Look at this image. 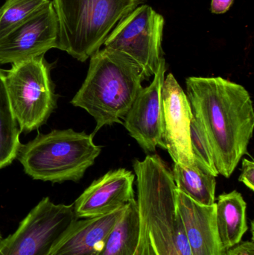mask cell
I'll return each instance as SVG.
<instances>
[{
  "mask_svg": "<svg viewBox=\"0 0 254 255\" xmlns=\"http://www.w3.org/2000/svg\"><path fill=\"white\" fill-rule=\"evenodd\" d=\"M239 181L243 182L252 191L254 190V163L253 160L244 158L243 160V169Z\"/></svg>",
  "mask_w": 254,
  "mask_h": 255,
  "instance_id": "7402d4cb",
  "label": "cell"
},
{
  "mask_svg": "<svg viewBox=\"0 0 254 255\" xmlns=\"http://www.w3.org/2000/svg\"><path fill=\"white\" fill-rule=\"evenodd\" d=\"M58 22L52 1L11 32L0 38V64L22 62L56 48Z\"/></svg>",
  "mask_w": 254,
  "mask_h": 255,
  "instance_id": "30bf717a",
  "label": "cell"
},
{
  "mask_svg": "<svg viewBox=\"0 0 254 255\" xmlns=\"http://www.w3.org/2000/svg\"><path fill=\"white\" fill-rule=\"evenodd\" d=\"M145 77L128 57L113 49H99L90 57L86 79L71 101L96 122L92 134L122 121L143 89Z\"/></svg>",
  "mask_w": 254,
  "mask_h": 255,
  "instance_id": "7a4b0ae2",
  "label": "cell"
},
{
  "mask_svg": "<svg viewBox=\"0 0 254 255\" xmlns=\"http://www.w3.org/2000/svg\"><path fill=\"white\" fill-rule=\"evenodd\" d=\"M134 178L131 171L119 169L94 181L73 204L77 218L105 215L125 207L135 199Z\"/></svg>",
  "mask_w": 254,
  "mask_h": 255,
  "instance_id": "7c38bea8",
  "label": "cell"
},
{
  "mask_svg": "<svg viewBox=\"0 0 254 255\" xmlns=\"http://www.w3.org/2000/svg\"><path fill=\"white\" fill-rule=\"evenodd\" d=\"M140 232V218L137 200L131 201L119 221L107 236L98 255H134Z\"/></svg>",
  "mask_w": 254,
  "mask_h": 255,
  "instance_id": "2e32d148",
  "label": "cell"
},
{
  "mask_svg": "<svg viewBox=\"0 0 254 255\" xmlns=\"http://www.w3.org/2000/svg\"><path fill=\"white\" fill-rule=\"evenodd\" d=\"M234 3V0H212L211 11L216 14L226 13Z\"/></svg>",
  "mask_w": 254,
  "mask_h": 255,
  "instance_id": "cb8c5ba5",
  "label": "cell"
},
{
  "mask_svg": "<svg viewBox=\"0 0 254 255\" xmlns=\"http://www.w3.org/2000/svg\"><path fill=\"white\" fill-rule=\"evenodd\" d=\"M2 235H1V232H0V243H1V241H2Z\"/></svg>",
  "mask_w": 254,
  "mask_h": 255,
  "instance_id": "d4e9b609",
  "label": "cell"
},
{
  "mask_svg": "<svg viewBox=\"0 0 254 255\" xmlns=\"http://www.w3.org/2000/svg\"><path fill=\"white\" fill-rule=\"evenodd\" d=\"M164 16L147 4L138 6L122 19L104 45L137 64L145 79L155 76L163 57Z\"/></svg>",
  "mask_w": 254,
  "mask_h": 255,
  "instance_id": "52a82bcc",
  "label": "cell"
},
{
  "mask_svg": "<svg viewBox=\"0 0 254 255\" xmlns=\"http://www.w3.org/2000/svg\"><path fill=\"white\" fill-rule=\"evenodd\" d=\"M162 107L166 149L174 163L192 168L190 125L193 113L187 96L171 73L164 80Z\"/></svg>",
  "mask_w": 254,
  "mask_h": 255,
  "instance_id": "8fae6325",
  "label": "cell"
},
{
  "mask_svg": "<svg viewBox=\"0 0 254 255\" xmlns=\"http://www.w3.org/2000/svg\"><path fill=\"white\" fill-rule=\"evenodd\" d=\"M145 0H52L58 22L57 49L81 62L104 45L119 22Z\"/></svg>",
  "mask_w": 254,
  "mask_h": 255,
  "instance_id": "277c9868",
  "label": "cell"
},
{
  "mask_svg": "<svg viewBox=\"0 0 254 255\" xmlns=\"http://www.w3.org/2000/svg\"><path fill=\"white\" fill-rule=\"evenodd\" d=\"M51 0H6L0 7V38L46 7Z\"/></svg>",
  "mask_w": 254,
  "mask_h": 255,
  "instance_id": "d6986e66",
  "label": "cell"
},
{
  "mask_svg": "<svg viewBox=\"0 0 254 255\" xmlns=\"http://www.w3.org/2000/svg\"><path fill=\"white\" fill-rule=\"evenodd\" d=\"M5 74L0 69V169L8 166L17 157L21 146V131L7 95Z\"/></svg>",
  "mask_w": 254,
  "mask_h": 255,
  "instance_id": "ac0fdd59",
  "label": "cell"
},
{
  "mask_svg": "<svg viewBox=\"0 0 254 255\" xmlns=\"http://www.w3.org/2000/svg\"><path fill=\"white\" fill-rule=\"evenodd\" d=\"M188 100L204 130L220 175L230 178L253 136L254 111L249 91L222 77H189Z\"/></svg>",
  "mask_w": 254,
  "mask_h": 255,
  "instance_id": "6da1fadb",
  "label": "cell"
},
{
  "mask_svg": "<svg viewBox=\"0 0 254 255\" xmlns=\"http://www.w3.org/2000/svg\"><path fill=\"white\" fill-rule=\"evenodd\" d=\"M176 188L200 205L210 206L216 202V177L194 163L192 168L174 163L172 171Z\"/></svg>",
  "mask_w": 254,
  "mask_h": 255,
  "instance_id": "e0dca14e",
  "label": "cell"
},
{
  "mask_svg": "<svg viewBox=\"0 0 254 255\" xmlns=\"http://www.w3.org/2000/svg\"><path fill=\"white\" fill-rule=\"evenodd\" d=\"M222 255H254V240L241 241L240 244L224 252Z\"/></svg>",
  "mask_w": 254,
  "mask_h": 255,
  "instance_id": "603a6c76",
  "label": "cell"
},
{
  "mask_svg": "<svg viewBox=\"0 0 254 255\" xmlns=\"http://www.w3.org/2000/svg\"><path fill=\"white\" fill-rule=\"evenodd\" d=\"M93 136L73 129L52 130L21 145L16 157L25 173L34 179L79 181L101 153Z\"/></svg>",
  "mask_w": 254,
  "mask_h": 255,
  "instance_id": "5b68a950",
  "label": "cell"
},
{
  "mask_svg": "<svg viewBox=\"0 0 254 255\" xmlns=\"http://www.w3.org/2000/svg\"><path fill=\"white\" fill-rule=\"evenodd\" d=\"M176 207L192 255H222L216 220V204L200 205L176 188Z\"/></svg>",
  "mask_w": 254,
  "mask_h": 255,
  "instance_id": "4fadbf2b",
  "label": "cell"
},
{
  "mask_svg": "<svg viewBox=\"0 0 254 255\" xmlns=\"http://www.w3.org/2000/svg\"><path fill=\"white\" fill-rule=\"evenodd\" d=\"M166 71V60L163 58L152 83L139 93L122 123L146 152H155L158 146L166 149L162 107Z\"/></svg>",
  "mask_w": 254,
  "mask_h": 255,
  "instance_id": "9c48e42d",
  "label": "cell"
},
{
  "mask_svg": "<svg viewBox=\"0 0 254 255\" xmlns=\"http://www.w3.org/2000/svg\"><path fill=\"white\" fill-rule=\"evenodd\" d=\"M140 232L134 255H179L171 233L176 186L167 163L157 154L136 160Z\"/></svg>",
  "mask_w": 254,
  "mask_h": 255,
  "instance_id": "3957f363",
  "label": "cell"
},
{
  "mask_svg": "<svg viewBox=\"0 0 254 255\" xmlns=\"http://www.w3.org/2000/svg\"><path fill=\"white\" fill-rule=\"evenodd\" d=\"M190 142L194 163L214 177L219 175L210 142L195 117H192L190 125Z\"/></svg>",
  "mask_w": 254,
  "mask_h": 255,
  "instance_id": "ffe728a7",
  "label": "cell"
},
{
  "mask_svg": "<svg viewBox=\"0 0 254 255\" xmlns=\"http://www.w3.org/2000/svg\"><path fill=\"white\" fill-rule=\"evenodd\" d=\"M5 86L20 131L38 128L55 109V96L43 56L12 64L5 74Z\"/></svg>",
  "mask_w": 254,
  "mask_h": 255,
  "instance_id": "8992f818",
  "label": "cell"
},
{
  "mask_svg": "<svg viewBox=\"0 0 254 255\" xmlns=\"http://www.w3.org/2000/svg\"><path fill=\"white\" fill-rule=\"evenodd\" d=\"M215 204L216 226L224 253L240 244L249 229L247 204L237 190L220 195Z\"/></svg>",
  "mask_w": 254,
  "mask_h": 255,
  "instance_id": "9a60e30c",
  "label": "cell"
},
{
  "mask_svg": "<svg viewBox=\"0 0 254 255\" xmlns=\"http://www.w3.org/2000/svg\"><path fill=\"white\" fill-rule=\"evenodd\" d=\"M73 205L42 199L0 243V255H48L77 220Z\"/></svg>",
  "mask_w": 254,
  "mask_h": 255,
  "instance_id": "ba28073f",
  "label": "cell"
},
{
  "mask_svg": "<svg viewBox=\"0 0 254 255\" xmlns=\"http://www.w3.org/2000/svg\"><path fill=\"white\" fill-rule=\"evenodd\" d=\"M171 233L179 255H192L184 226L177 210L171 220Z\"/></svg>",
  "mask_w": 254,
  "mask_h": 255,
  "instance_id": "44dd1931",
  "label": "cell"
},
{
  "mask_svg": "<svg viewBox=\"0 0 254 255\" xmlns=\"http://www.w3.org/2000/svg\"><path fill=\"white\" fill-rule=\"evenodd\" d=\"M125 206L105 215L77 219L48 255H98Z\"/></svg>",
  "mask_w": 254,
  "mask_h": 255,
  "instance_id": "5bb4252c",
  "label": "cell"
}]
</instances>
